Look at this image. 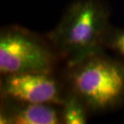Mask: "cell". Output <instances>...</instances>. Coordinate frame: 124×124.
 Returning a JSON list of instances; mask_svg holds the SVG:
<instances>
[{"instance_id": "cell-7", "label": "cell", "mask_w": 124, "mask_h": 124, "mask_svg": "<svg viewBox=\"0 0 124 124\" xmlns=\"http://www.w3.org/2000/svg\"><path fill=\"white\" fill-rule=\"evenodd\" d=\"M105 48L124 58V29L110 31L106 38Z\"/></svg>"}, {"instance_id": "cell-4", "label": "cell", "mask_w": 124, "mask_h": 124, "mask_svg": "<svg viewBox=\"0 0 124 124\" xmlns=\"http://www.w3.org/2000/svg\"><path fill=\"white\" fill-rule=\"evenodd\" d=\"M1 97L23 102L61 106L65 94L53 73H22L2 76Z\"/></svg>"}, {"instance_id": "cell-2", "label": "cell", "mask_w": 124, "mask_h": 124, "mask_svg": "<svg viewBox=\"0 0 124 124\" xmlns=\"http://www.w3.org/2000/svg\"><path fill=\"white\" fill-rule=\"evenodd\" d=\"M70 91L84 101L88 110H112L124 101V63L103 51L67 66Z\"/></svg>"}, {"instance_id": "cell-1", "label": "cell", "mask_w": 124, "mask_h": 124, "mask_svg": "<svg viewBox=\"0 0 124 124\" xmlns=\"http://www.w3.org/2000/svg\"><path fill=\"white\" fill-rule=\"evenodd\" d=\"M110 11L100 0H75L46 38L67 66L102 51L110 31Z\"/></svg>"}, {"instance_id": "cell-5", "label": "cell", "mask_w": 124, "mask_h": 124, "mask_svg": "<svg viewBox=\"0 0 124 124\" xmlns=\"http://www.w3.org/2000/svg\"><path fill=\"white\" fill-rule=\"evenodd\" d=\"M48 103L23 102L2 98L1 124H58L62 123L61 111Z\"/></svg>"}, {"instance_id": "cell-6", "label": "cell", "mask_w": 124, "mask_h": 124, "mask_svg": "<svg viewBox=\"0 0 124 124\" xmlns=\"http://www.w3.org/2000/svg\"><path fill=\"white\" fill-rule=\"evenodd\" d=\"M61 121L65 124H85L87 123L88 108L84 101L69 90L61 104Z\"/></svg>"}, {"instance_id": "cell-3", "label": "cell", "mask_w": 124, "mask_h": 124, "mask_svg": "<svg viewBox=\"0 0 124 124\" xmlns=\"http://www.w3.org/2000/svg\"><path fill=\"white\" fill-rule=\"evenodd\" d=\"M60 57L48 39L19 26L0 33V73H53Z\"/></svg>"}]
</instances>
